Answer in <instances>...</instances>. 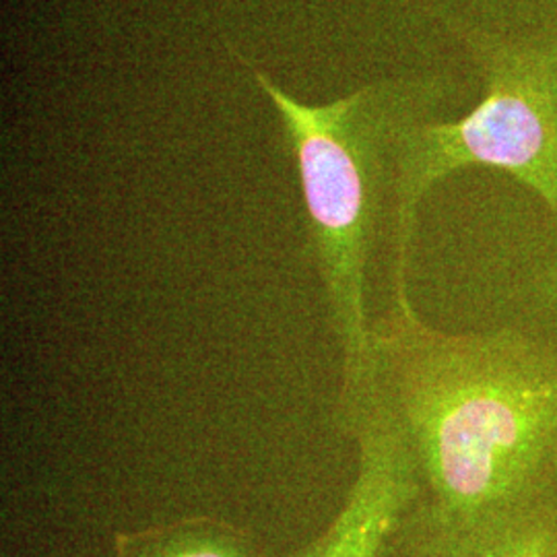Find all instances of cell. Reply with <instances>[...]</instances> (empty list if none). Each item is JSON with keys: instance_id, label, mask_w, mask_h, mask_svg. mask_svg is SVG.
Wrapping results in <instances>:
<instances>
[{"instance_id": "7a4b0ae2", "label": "cell", "mask_w": 557, "mask_h": 557, "mask_svg": "<svg viewBox=\"0 0 557 557\" xmlns=\"http://www.w3.org/2000/svg\"><path fill=\"white\" fill-rule=\"evenodd\" d=\"M252 75L277 108L283 137L296 161L312 252L341 351L337 421L343 430L372 382L366 287L382 205L391 195L393 149L407 124L432 119L450 94V79L436 73L403 75L308 106L259 69H252Z\"/></svg>"}, {"instance_id": "5b68a950", "label": "cell", "mask_w": 557, "mask_h": 557, "mask_svg": "<svg viewBox=\"0 0 557 557\" xmlns=\"http://www.w3.org/2000/svg\"><path fill=\"white\" fill-rule=\"evenodd\" d=\"M382 557H557V508L535 499L481 515L446 512L419 496Z\"/></svg>"}, {"instance_id": "52a82bcc", "label": "cell", "mask_w": 557, "mask_h": 557, "mask_svg": "<svg viewBox=\"0 0 557 557\" xmlns=\"http://www.w3.org/2000/svg\"><path fill=\"white\" fill-rule=\"evenodd\" d=\"M535 289H537L539 299H543L545 304H552L557 308V257L539 275L537 281H535Z\"/></svg>"}, {"instance_id": "277c9868", "label": "cell", "mask_w": 557, "mask_h": 557, "mask_svg": "<svg viewBox=\"0 0 557 557\" xmlns=\"http://www.w3.org/2000/svg\"><path fill=\"white\" fill-rule=\"evenodd\" d=\"M345 432L358 440V473L337 517L308 545L271 557H382L421 496L416 462L379 398L368 395Z\"/></svg>"}, {"instance_id": "3957f363", "label": "cell", "mask_w": 557, "mask_h": 557, "mask_svg": "<svg viewBox=\"0 0 557 557\" xmlns=\"http://www.w3.org/2000/svg\"><path fill=\"white\" fill-rule=\"evenodd\" d=\"M478 64L483 96L462 119L407 124L393 149V306L409 308V269L423 197L465 168H490L527 186L557 221V17L510 38L444 15Z\"/></svg>"}, {"instance_id": "8992f818", "label": "cell", "mask_w": 557, "mask_h": 557, "mask_svg": "<svg viewBox=\"0 0 557 557\" xmlns=\"http://www.w3.org/2000/svg\"><path fill=\"white\" fill-rule=\"evenodd\" d=\"M257 533L227 518L193 515L116 531L112 557H271Z\"/></svg>"}, {"instance_id": "6da1fadb", "label": "cell", "mask_w": 557, "mask_h": 557, "mask_svg": "<svg viewBox=\"0 0 557 557\" xmlns=\"http://www.w3.org/2000/svg\"><path fill=\"white\" fill-rule=\"evenodd\" d=\"M368 393L405 440L421 496L442 510L481 515L545 498L557 473L552 345L508 326L444 333L413 306H391L372 322Z\"/></svg>"}]
</instances>
